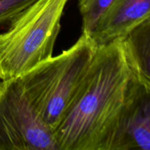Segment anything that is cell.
<instances>
[{"mask_svg": "<svg viewBox=\"0 0 150 150\" xmlns=\"http://www.w3.org/2000/svg\"><path fill=\"white\" fill-rule=\"evenodd\" d=\"M123 43L130 67L150 81V18L133 29Z\"/></svg>", "mask_w": 150, "mask_h": 150, "instance_id": "cell-7", "label": "cell"}, {"mask_svg": "<svg viewBox=\"0 0 150 150\" xmlns=\"http://www.w3.org/2000/svg\"><path fill=\"white\" fill-rule=\"evenodd\" d=\"M0 150H58L18 79L0 81Z\"/></svg>", "mask_w": 150, "mask_h": 150, "instance_id": "cell-4", "label": "cell"}, {"mask_svg": "<svg viewBox=\"0 0 150 150\" xmlns=\"http://www.w3.org/2000/svg\"><path fill=\"white\" fill-rule=\"evenodd\" d=\"M131 149L150 150V81L132 67L111 150Z\"/></svg>", "mask_w": 150, "mask_h": 150, "instance_id": "cell-5", "label": "cell"}, {"mask_svg": "<svg viewBox=\"0 0 150 150\" xmlns=\"http://www.w3.org/2000/svg\"><path fill=\"white\" fill-rule=\"evenodd\" d=\"M98 46L82 32L76 42L18 78L31 103L54 131L71 104Z\"/></svg>", "mask_w": 150, "mask_h": 150, "instance_id": "cell-2", "label": "cell"}, {"mask_svg": "<svg viewBox=\"0 0 150 150\" xmlns=\"http://www.w3.org/2000/svg\"><path fill=\"white\" fill-rule=\"evenodd\" d=\"M131 74L123 40L99 46L53 131L58 150H111Z\"/></svg>", "mask_w": 150, "mask_h": 150, "instance_id": "cell-1", "label": "cell"}, {"mask_svg": "<svg viewBox=\"0 0 150 150\" xmlns=\"http://www.w3.org/2000/svg\"><path fill=\"white\" fill-rule=\"evenodd\" d=\"M36 0H0V25L10 23Z\"/></svg>", "mask_w": 150, "mask_h": 150, "instance_id": "cell-9", "label": "cell"}, {"mask_svg": "<svg viewBox=\"0 0 150 150\" xmlns=\"http://www.w3.org/2000/svg\"><path fill=\"white\" fill-rule=\"evenodd\" d=\"M69 0H36L0 34V80L18 79L53 56Z\"/></svg>", "mask_w": 150, "mask_h": 150, "instance_id": "cell-3", "label": "cell"}, {"mask_svg": "<svg viewBox=\"0 0 150 150\" xmlns=\"http://www.w3.org/2000/svg\"><path fill=\"white\" fill-rule=\"evenodd\" d=\"M150 18V0H113L90 34L98 47L126 37Z\"/></svg>", "mask_w": 150, "mask_h": 150, "instance_id": "cell-6", "label": "cell"}, {"mask_svg": "<svg viewBox=\"0 0 150 150\" xmlns=\"http://www.w3.org/2000/svg\"><path fill=\"white\" fill-rule=\"evenodd\" d=\"M113 0H79V12L82 19V32L90 35L105 9Z\"/></svg>", "mask_w": 150, "mask_h": 150, "instance_id": "cell-8", "label": "cell"}]
</instances>
